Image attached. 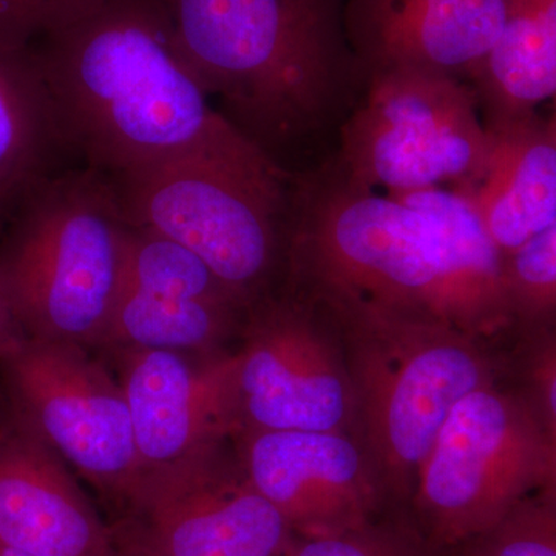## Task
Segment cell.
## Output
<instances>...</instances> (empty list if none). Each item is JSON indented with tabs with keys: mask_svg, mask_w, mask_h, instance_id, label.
<instances>
[{
	"mask_svg": "<svg viewBox=\"0 0 556 556\" xmlns=\"http://www.w3.org/2000/svg\"><path fill=\"white\" fill-rule=\"evenodd\" d=\"M127 230L115 182L90 167L22 195L0 244V289L25 338L104 346Z\"/></svg>",
	"mask_w": 556,
	"mask_h": 556,
	"instance_id": "4",
	"label": "cell"
},
{
	"mask_svg": "<svg viewBox=\"0 0 556 556\" xmlns=\"http://www.w3.org/2000/svg\"><path fill=\"white\" fill-rule=\"evenodd\" d=\"M485 121L521 118L556 94V40L515 3L506 27L470 78Z\"/></svg>",
	"mask_w": 556,
	"mask_h": 556,
	"instance_id": "19",
	"label": "cell"
},
{
	"mask_svg": "<svg viewBox=\"0 0 556 556\" xmlns=\"http://www.w3.org/2000/svg\"><path fill=\"white\" fill-rule=\"evenodd\" d=\"M91 0H0V46L31 49Z\"/></svg>",
	"mask_w": 556,
	"mask_h": 556,
	"instance_id": "22",
	"label": "cell"
},
{
	"mask_svg": "<svg viewBox=\"0 0 556 556\" xmlns=\"http://www.w3.org/2000/svg\"><path fill=\"white\" fill-rule=\"evenodd\" d=\"M112 529L126 556H285L287 519L249 481L226 442L149 471Z\"/></svg>",
	"mask_w": 556,
	"mask_h": 556,
	"instance_id": "8",
	"label": "cell"
},
{
	"mask_svg": "<svg viewBox=\"0 0 556 556\" xmlns=\"http://www.w3.org/2000/svg\"><path fill=\"white\" fill-rule=\"evenodd\" d=\"M64 148L35 49L0 46V200L11 203L49 177Z\"/></svg>",
	"mask_w": 556,
	"mask_h": 556,
	"instance_id": "18",
	"label": "cell"
},
{
	"mask_svg": "<svg viewBox=\"0 0 556 556\" xmlns=\"http://www.w3.org/2000/svg\"><path fill=\"white\" fill-rule=\"evenodd\" d=\"M547 348L538 356L533 368V380L540 396L541 407L547 416V426L556 424V332L546 343Z\"/></svg>",
	"mask_w": 556,
	"mask_h": 556,
	"instance_id": "24",
	"label": "cell"
},
{
	"mask_svg": "<svg viewBox=\"0 0 556 556\" xmlns=\"http://www.w3.org/2000/svg\"><path fill=\"white\" fill-rule=\"evenodd\" d=\"M112 350L142 477L200 455L239 431L236 354Z\"/></svg>",
	"mask_w": 556,
	"mask_h": 556,
	"instance_id": "12",
	"label": "cell"
},
{
	"mask_svg": "<svg viewBox=\"0 0 556 556\" xmlns=\"http://www.w3.org/2000/svg\"><path fill=\"white\" fill-rule=\"evenodd\" d=\"M463 79L424 68L368 76L343 124L336 166L350 181L388 193L452 185L470 192L484 175L489 134Z\"/></svg>",
	"mask_w": 556,
	"mask_h": 556,
	"instance_id": "6",
	"label": "cell"
},
{
	"mask_svg": "<svg viewBox=\"0 0 556 556\" xmlns=\"http://www.w3.org/2000/svg\"><path fill=\"white\" fill-rule=\"evenodd\" d=\"M9 207V203H5V201L0 200V217H2L3 211Z\"/></svg>",
	"mask_w": 556,
	"mask_h": 556,
	"instance_id": "30",
	"label": "cell"
},
{
	"mask_svg": "<svg viewBox=\"0 0 556 556\" xmlns=\"http://www.w3.org/2000/svg\"><path fill=\"white\" fill-rule=\"evenodd\" d=\"M251 308L236 354L237 433H336L345 419V383L308 306L280 300Z\"/></svg>",
	"mask_w": 556,
	"mask_h": 556,
	"instance_id": "11",
	"label": "cell"
},
{
	"mask_svg": "<svg viewBox=\"0 0 556 556\" xmlns=\"http://www.w3.org/2000/svg\"><path fill=\"white\" fill-rule=\"evenodd\" d=\"M0 544L31 556H110L109 529L42 441L0 424Z\"/></svg>",
	"mask_w": 556,
	"mask_h": 556,
	"instance_id": "14",
	"label": "cell"
},
{
	"mask_svg": "<svg viewBox=\"0 0 556 556\" xmlns=\"http://www.w3.org/2000/svg\"><path fill=\"white\" fill-rule=\"evenodd\" d=\"M517 0H343V27L367 75L424 68L471 78Z\"/></svg>",
	"mask_w": 556,
	"mask_h": 556,
	"instance_id": "13",
	"label": "cell"
},
{
	"mask_svg": "<svg viewBox=\"0 0 556 556\" xmlns=\"http://www.w3.org/2000/svg\"><path fill=\"white\" fill-rule=\"evenodd\" d=\"M243 309L247 303L190 249L130 226L104 346L215 353Z\"/></svg>",
	"mask_w": 556,
	"mask_h": 556,
	"instance_id": "10",
	"label": "cell"
},
{
	"mask_svg": "<svg viewBox=\"0 0 556 556\" xmlns=\"http://www.w3.org/2000/svg\"><path fill=\"white\" fill-rule=\"evenodd\" d=\"M546 434L489 387L464 397L420 466V501L444 535L489 533L538 479Z\"/></svg>",
	"mask_w": 556,
	"mask_h": 556,
	"instance_id": "9",
	"label": "cell"
},
{
	"mask_svg": "<svg viewBox=\"0 0 556 556\" xmlns=\"http://www.w3.org/2000/svg\"><path fill=\"white\" fill-rule=\"evenodd\" d=\"M543 479L551 486V492L556 495V424L555 426H548V433H546Z\"/></svg>",
	"mask_w": 556,
	"mask_h": 556,
	"instance_id": "27",
	"label": "cell"
},
{
	"mask_svg": "<svg viewBox=\"0 0 556 556\" xmlns=\"http://www.w3.org/2000/svg\"><path fill=\"white\" fill-rule=\"evenodd\" d=\"M426 345L402 364L383 408L387 447L407 467L426 463L456 405L485 387L481 362L456 332L428 328Z\"/></svg>",
	"mask_w": 556,
	"mask_h": 556,
	"instance_id": "17",
	"label": "cell"
},
{
	"mask_svg": "<svg viewBox=\"0 0 556 556\" xmlns=\"http://www.w3.org/2000/svg\"><path fill=\"white\" fill-rule=\"evenodd\" d=\"M182 60L226 119L270 150L316 129L348 70L343 0H166Z\"/></svg>",
	"mask_w": 556,
	"mask_h": 556,
	"instance_id": "3",
	"label": "cell"
},
{
	"mask_svg": "<svg viewBox=\"0 0 556 556\" xmlns=\"http://www.w3.org/2000/svg\"><path fill=\"white\" fill-rule=\"evenodd\" d=\"M548 130L554 135L556 139V94L554 97V113H552L551 119L547 121Z\"/></svg>",
	"mask_w": 556,
	"mask_h": 556,
	"instance_id": "29",
	"label": "cell"
},
{
	"mask_svg": "<svg viewBox=\"0 0 556 556\" xmlns=\"http://www.w3.org/2000/svg\"><path fill=\"white\" fill-rule=\"evenodd\" d=\"M287 240L299 283L339 313L456 334L511 320L506 257L456 190L383 197L334 164L292 185Z\"/></svg>",
	"mask_w": 556,
	"mask_h": 556,
	"instance_id": "1",
	"label": "cell"
},
{
	"mask_svg": "<svg viewBox=\"0 0 556 556\" xmlns=\"http://www.w3.org/2000/svg\"><path fill=\"white\" fill-rule=\"evenodd\" d=\"M240 463L291 529L308 536L345 530L357 514L361 453L338 433L244 431Z\"/></svg>",
	"mask_w": 556,
	"mask_h": 556,
	"instance_id": "15",
	"label": "cell"
},
{
	"mask_svg": "<svg viewBox=\"0 0 556 556\" xmlns=\"http://www.w3.org/2000/svg\"><path fill=\"white\" fill-rule=\"evenodd\" d=\"M482 556H556V495L521 501L489 533Z\"/></svg>",
	"mask_w": 556,
	"mask_h": 556,
	"instance_id": "21",
	"label": "cell"
},
{
	"mask_svg": "<svg viewBox=\"0 0 556 556\" xmlns=\"http://www.w3.org/2000/svg\"><path fill=\"white\" fill-rule=\"evenodd\" d=\"M0 388L7 420L126 507L142 479L129 405L87 348L24 338L0 357Z\"/></svg>",
	"mask_w": 556,
	"mask_h": 556,
	"instance_id": "7",
	"label": "cell"
},
{
	"mask_svg": "<svg viewBox=\"0 0 556 556\" xmlns=\"http://www.w3.org/2000/svg\"><path fill=\"white\" fill-rule=\"evenodd\" d=\"M484 124V175L463 195L507 257L556 219V139L535 113Z\"/></svg>",
	"mask_w": 556,
	"mask_h": 556,
	"instance_id": "16",
	"label": "cell"
},
{
	"mask_svg": "<svg viewBox=\"0 0 556 556\" xmlns=\"http://www.w3.org/2000/svg\"><path fill=\"white\" fill-rule=\"evenodd\" d=\"M285 556H397L387 547L346 535L345 532L308 536V540L288 546Z\"/></svg>",
	"mask_w": 556,
	"mask_h": 556,
	"instance_id": "23",
	"label": "cell"
},
{
	"mask_svg": "<svg viewBox=\"0 0 556 556\" xmlns=\"http://www.w3.org/2000/svg\"><path fill=\"white\" fill-rule=\"evenodd\" d=\"M110 556H126V555L119 554V552H116L115 548H113L112 555H110Z\"/></svg>",
	"mask_w": 556,
	"mask_h": 556,
	"instance_id": "31",
	"label": "cell"
},
{
	"mask_svg": "<svg viewBox=\"0 0 556 556\" xmlns=\"http://www.w3.org/2000/svg\"><path fill=\"white\" fill-rule=\"evenodd\" d=\"M556 40V0H518Z\"/></svg>",
	"mask_w": 556,
	"mask_h": 556,
	"instance_id": "26",
	"label": "cell"
},
{
	"mask_svg": "<svg viewBox=\"0 0 556 556\" xmlns=\"http://www.w3.org/2000/svg\"><path fill=\"white\" fill-rule=\"evenodd\" d=\"M24 338L25 336L22 334L21 328L17 327L16 320L11 314L5 294L0 289V357L5 356Z\"/></svg>",
	"mask_w": 556,
	"mask_h": 556,
	"instance_id": "25",
	"label": "cell"
},
{
	"mask_svg": "<svg viewBox=\"0 0 556 556\" xmlns=\"http://www.w3.org/2000/svg\"><path fill=\"white\" fill-rule=\"evenodd\" d=\"M511 320L532 327L556 324V219L506 257Z\"/></svg>",
	"mask_w": 556,
	"mask_h": 556,
	"instance_id": "20",
	"label": "cell"
},
{
	"mask_svg": "<svg viewBox=\"0 0 556 556\" xmlns=\"http://www.w3.org/2000/svg\"><path fill=\"white\" fill-rule=\"evenodd\" d=\"M64 148L126 177L233 129L182 60L166 0H91L33 46Z\"/></svg>",
	"mask_w": 556,
	"mask_h": 556,
	"instance_id": "2",
	"label": "cell"
},
{
	"mask_svg": "<svg viewBox=\"0 0 556 556\" xmlns=\"http://www.w3.org/2000/svg\"><path fill=\"white\" fill-rule=\"evenodd\" d=\"M113 182L130 226L190 249L248 306L257 302L288 236L294 185L266 150L233 127Z\"/></svg>",
	"mask_w": 556,
	"mask_h": 556,
	"instance_id": "5",
	"label": "cell"
},
{
	"mask_svg": "<svg viewBox=\"0 0 556 556\" xmlns=\"http://www.w3.org/2000/svg\"><path fill=\"white\" fill-rule=\"evenodd\" d=\"M0 556H31V555L24 554V552L16 551V548L2 546V544H0Z\"/></svg>",
	"mask_w": 556,
	"mask_h": 556,
	"instance_id": "28",
	"label": "cell"
}]
</instances>
